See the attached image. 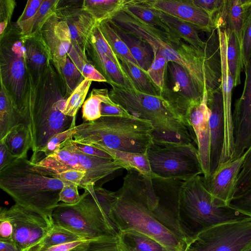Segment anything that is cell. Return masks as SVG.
Wrapping results in <instances>:
<instances>
[{"label": "cell", "instance_id": "32", "mask_svg": "<svg viewBox=\"0 0 251 251\" xmlns=\"http://www.w3.org/2000/svg\"><path fill=\"white\" fill-rule=\"evenodd\" d=\"M126 0H84L82 9L98 23L112 19L123 9Z\"/></svg>", "mask_w": 251, "mask_h": 251}, {"label": "cell", "instance_id": "40", "mask_svg": "<svg viewBox=\"0 0 251 251\" xmlns=\"http://www.w3.org/2000/svg\"><path fill=\"white\" fill-rule=\"evenodd\" d=\"M68 56L81 73L85 79L91 81L107 82L105 78L90 62L87 56L80 54L76 49L71 46Z\"/></svg>", "mask_w": 251, "mask_h": 251}, {"label": "cell", "instance_id": "16", "mask_svg": "<svg viewBox=\"0 0 251 251\" xmlns=\"http://www.w3.org/2000/svg\"><path fill=\"white\" fill-rule=\"evenodd\" d=\"M245 80L241 97L232 113L234 133L233 159L241 156L251 146V56L244 66Z\"/></svg>", "mask_w": 251, "mask_h": 251}, {"label": "cell", "instance_id": "20", "mask_svg": "<svg viewBox=\"0 0 251 251\" xmlns=\"http://www.w3.org/2000/svg\"><path fill=\"white\" fill-rule=\"evenodd\" d=\"M39 33L58 74L66 64L68 52L72 46L68 26L65 21L54 13L45 23Z\"/></svg>", "mask_w": 251, "mask_h": 251}, {"label": "cell", "instance_id": "61", "mask_svg": "<svg viewBox=\"0 0 251 251\" xmlns=\"http://www.w3.org/2000/svg\"><path fill=\"white\" fill-rule=\"evenodd\" d=\"M0 251H22L13 240H0Z\"/></svg>", "mask_w": 251, "mask_h": 251}, {"label": "cell", "instance_id": "48", "mask_svg": "<svg viewBox=\"0 0 251 251\" xmlns=\"http://www.w3.org/2000/svg\"><path fill=\"white\" fill-rule=\"evenodd\" d=\"M251 187V146L240 172L235 188L234 196L240 195Z\"/></svg>", "mask_w": 251, "mask_h": 251}, {"label": "cell", "instance_id": "38", "mask_svg": "<svg viewBox=\"0 0 251 251\" xmlns=\"http://www.w3.org/2000/svg\"><path fill=\"white\" fill-rule=\"evenodd\" d=\"M99 25L103 37L118 59L120 61L131 62L140 67L108 21H102L99 23Z\"/></svg>", "mask_w": 251, "mask_h": 251}, {"label": "cell", "instance_id": "55", "mask_svg": "<svg viewBox=\"0 0 251 251\" xmlns=\"http://www.w3.org/2000/svg\"><path fill=\"white\" fill-rule=\"evenodd\" d=\"M100 113L101 116L134 117L123 107L113 101L111 103H101Z\"/></svg>", "mask_w": 251, "mask_h": 251}, {"label": "cell", "instance_id": "22", "mask_svg": "<svg viewBox=\"0 0 251 251\" xmlns=\"http://www.w3.org/2000/svg\"><path fill=\"white\" fill-rule=\"evenodd\" d=\"M153 9L199 26L210 33L216 28L213 19L191 0H145Z\"/></svg>", "mask_w": 251, "mask_h": 251}, {"label": "cell", "instance_id": "12", "mask_svg": "<svg viewBox=\"0 0 251 251\" xmlns=\"http://www.w3.org/2000/svg\"><path fill=\"white\" fill-rule=\"evenodd\" d=\"M251 247V218L220 224L200 233L184 251H244Z\"/></svg>", "mask_w": 251, "mask_h": 251}, {"label": "cell", "instance_id": "34", "mask_svg": "<svg viewBox=\"0 0 251 251\" xmlns=\"http://www.w3.org/2000/svg\"><path fill=\"white\" fill-rule=\"evenodd\" d=\"M21 116L14 107L11 98L3 84L0 91V140L15 126L21 123Z\"/></svg>", "mask_w": 251, "mask_h": 251}, {"label": "cell", "instance_id": "6", "mask_svg": "<svg viewBox=\"0 0 251 251\" xmlns=\"http://www.w3.org/2000/svg\"><path fill=\"white\" fill-rule=\"evenodd\" d=\"M153 132L152 124L147 120L101 116L76 126L72 138L82 144H98L115 150L147 154L153 142Z\"/></svg>", "mask_w": 251, "mask_h": 251}, {"label": "cell", "instance_id": "59", "mask_svg": "<svg viewBox=\"0 0 251 251\" xmlns=\"http://www.w3.org/2000/svg\"><path fill=\"white\" fill-rule=\"evenodd\" d=\"M88 239H83L55 245L41 251H70L84 243Z\"/></svg>", "mask_w": 251, "mask_h": 251}, {"label": "cell", "instance_id": "54", "mask_svg": "<svg viewBox=\"0 0 251 251\" xmlns=\"http://www.w3.org/2000/svg\"><path fill=\"white\" fill-rule=\"evenodd\" d=\"M86 174L85 171L72 169L55 174L50 176L59 179L66 183L76 184L79 187Z\"/></svg>", "mask_w": 251, "mask_h": 251}, {"label": "cell", "instance_id": "4", "mask_svg": "<svg viewBox=\"0 0 251 251\" xmlns=\"http://www.w3.org/2000/svg\"><path fill=\"white\" fill-rule=\"evenodd\" d=\"M26 158L15 159L0 170V187L15 203L37 212L53 223L52 214L59 203L65 182L32 168Z\"/></svg>", "mask_w": 251, "mask_h": 251}, {"label": "cell", "instance_id": "15", "mask_svg": "<svg viewBox=\"0 0 251 251\" xmlns=\"http://www.w3.org/2000/svg\"><path fill=\"white\" fill-rule=\"evenodd\" d=\"M83 0H61L55 14L65 21L69 27L72 46L82 55L87 56L86 48L92 31L98 23L82 9Z\"/></svg>", "mask_w": 251, "mask_h": 251}, {"label": "cell", "instance_id": "46", "mask_svg": "<svg viewBox=\"0 0 251 251\" xmlns=\"http://www.w3.org/2000/svg\"><path fill=\"white\" fill-rule=\"evenodd\" d=\"M88 43L91 45L100 53L107 56L119 67L123 68L120 60L113 52L103 37L99 23L93 28Z\"/></svg>", "mask_w": 251, "mask_h": 251}, {"label": "cell", "instance_id": "13", "mask_svg": "<svg viewBox=\"0 0 251 251\" xmlns=\"http://www.w3.org/2000/svg\"><path fill=\"white\" fill-rule=\"evenodd\" d=\"M203 94L189 73L177 63H167L161 96L188 125L190 109L202 101Z\"/></svg>", "mask_w": 251, "mask_h": 251}, {"label": "cell", "instance_id": "31", "mask_svg": "<svg viewBox=\"0 0 251 251\" xmlns=\"http://www.w3.org/2000/svg\"><path fill=\"white\" fill-rule=\"evenodd\" d=\"M0 142H4L11 154L17 159L26 158L28 150L32 149L29 127L24 123L14 126Z\"/></svg>", "mask_w": 251, "mask_h": 251}, {"label": "cell", "instance_id": "33", "mask_svg": "<svg viewBox=\"0 0 251 251\" xmlns=\"http://www.w3.org/2000/svg\"><path fill=\"white\" fill-rule=\"evenodd\" d=\"M226 57L228 69L234 81V87L241 84V73L244 68L240 42L233 32L226 31Z\"/></svg>", "mask_w": 251, "mask_h": 251}, {"label": "cell", "instance_id": "23", "mask_svg": "<svg viewBox=\"0 0 251 251\" xmlns=\"http://www.w3.org/2000/svg\"><path fill=\"white\" fill-rule=\"evenodd\" d=\"M207 93L210 133V176L219 166L225 137V121L222 89Z\"/></svg>", "mask_w": 251, "mask_h": 251}, {"label": "cell", "instance_id": "62", "mask_svg": "<svg viewBox=\"0 0 251 251\" xmlns=\"http://www.w3.org/2000/svg\"><path fill=\"white\" fill-rule=\"evenodd\" d=\"M44 0H28L26 4L30 7L39 10Z\"/></svg>", "mask_w": 251, "mask_h": 251}, {"label": "cell", "instance_id": "28", "mask_svg": "<svg viewBox=\"0 0 251 251\" xmlns=\"http://www.w3.org/2000/svg\"><path fill=\"white\" fill-rule=\"evenodd\" d=\"M108 21L126 44L140 67L147 71L154 58V54L151 47L146 42L121 29L111 19Z\"/></svg>", "mask_w": 251, "mask_h": 251}, {"label": "cell", "instance_id": "17", "mask_svg": "<svg viewBox=\"0 0 251 251\" xmlns=\"http://www.w3.org/2000/svg\"><path fill=\"white\" fill-rule=\"evenodd\" d=\"M218 32L222 62V91L223 97L225 121V137L219 164L232 160L234 155V133L231 111L232 91L234 81L228 69L226 57V31L217 26Z\"/></svg>", "mask_w": 251, "mask_h": 251}, {"label": "cell", "instance_id": "43", "mask_svg": "<svg viewBox=\"0 0 251 251\" xmlns=\"http://www.w3.org/2000/svg\"><path fill=\"white\" fill-rule=\"evenodd\" d=\"M91 83L92 81L85 79L67 98L63 111L65 115L75 118L78 109L85 101Z\"/></svg>", "mask_w": 251, "mask_h": 251}, {"label": "cell", "instance_id": "63", "mask_svg": "<svg viewBox=\"0 0 251 251\" xmlns=\"http://www.w3.org/2000/svg\"><path fill=\"white\" fill-rule=\"evenodd\" d=\"M244 251H251V247L248 249L247 250Z\"/></svg>", "mask_w": 251, "mask_h": 251}, {"label": "cell", "instance_id": "56", "mask_svg": "<svg viewBox=\"0 0 251 251\" xmlns=\"http://www.w3.org/2000/svg\"><path fill=\"white\" fill-rule=\"evenodd\" d=\"M0 211V240H12L13 225L1 208Z\"/></svg>", "mask_w": 251, "mask_h": 251}, {"label": "cell", "instance_id": "26", "mask_svg": "<svg viewBox=\"0 0 251 251\" xmlns=\"http://www.w3.org/2000/svg\"><path fill=\"white\" fill-rule=\"evenodd\" d=\"M160 17L170 30V35L176 45L181 39L196 48H203L205 42L200 38L199 32L201 31L198 26L188 22L160 12Z\"/></svg>", "mask_w": 251, "mask_h": 251}, {"label": "cell", "instance_id": "1", "mask_svg": "<svg viewBox=\"0 0 251 251\" xmlns=\"http://www.w3.org/2000/svg\"><path fill=\"white\" fill-rule=\"evenodd\" d=\"M67 98L52 63L38 79H34L29 71L22 121L27 125L30 132L32 163L41 160L42 150L54 135L76 126L75 118L63 113Z\"/></svg>", "mask_w": 251, "mask_h": 251}, {"label": "cell", "instance_id": "10", "mask_svg": "<svg viewBox=\"0 0 251 251\" xmlns=\"http://www.w3.org/2000/svg\"><path fill=\"white\" fill-rule=\"evenodd\" d=\"M70 137L63 142L53 153L46 156L35 164L32 168L50 176L68 170L85 171L86 176L80 186L84 189L123 169L113 159L95 157L76 149Z\"/></svg>", "mask_w": 251, "mask_h": 251}, {"label": "cell", "instance_id": "24", "mask_svg": "<svg viewBox=\"0 0 251 251\" xmlns=\"http://www.w3.org/2000/svg\"><path fill=\"white\" fill-rule=\"evenodd\" d=\"M24 37L27 67L34 79H38L52 64L50 54L39 33Z\"/></svg>", "mask_w": 251, "mask_h": 251}, {"label": "cell", "instance_id": "58", "mask_svg": "<svg viewBox=\"0 0 251 251\" xmlns=\"http://www.w3.org/2000/svg\"><path fill=\"white\" fill-rule=\"evenodd\" d=\"M17 158L13 156L4 142H0V170L7 166Z\"/></svg>", "mask_w": 251, "mask_h": 251}, {"label": "cell", "instance_id": "53", "mask_svg": "<svg viewBox=\"0 0 251 251\" xmlns=\"http://www.w3.org/2000/svg\"><path fill=\"white\" fill-rule=\"evenodd\" d=\"M191 0L195 5L206 12L213 20L215 16L222 10L225 2V0Z\"/></svg>", "mask_w": 251, "mask_h": 251}, {"label": "cell", "instance_id": "39", "mask_svg": "<svg viewBox=\"0 0 251 251\" xmlns=\"http://www.w3.org/2000/svg\"><path fill=\"white\" fill-rule=\"evenodd\" d=\"M113 101L109 96L106 88H93L89 98L82 105V118L84 121H95L101 117L100 105L102 102L111 103Z\"/></svg>", "mask_w": 251, "mask_h": 251}, {"label": "cell", "instance_id": "3", "mask_svg": "<svg viewBox=\"0 0 251 251\" xmlns=\"http://www.w3.org/2000/svg\"><path fill=\"white\" fill-rule=\"evenodd\" d=\"M110 99L135 118L150 121L153 127V143H193L194 131L161 96L142 93L134 88L111 84Z\"/></svg>", "mask_w": 251, "mask_h": 251}, {"label": "cell", "instance_id": "47", "mask_svg": "<svg viewBox=\"0 0 251 251\" xmlns=\"http://www.w3.org/2000/svg\"><path fill=\"white\" fill-rule=\"evenodd\" d=\"M168 62L159 50L154 56V59L147 71V73L156 86L162 92L163 90L165 77Z\"/></svg>", "mask_w": 251, "mask_h": 251}, {"label": "cell", "instance_id": "19", "mask_svg": "<svg viewBox=\"0 0 251 251\" xmlns=\"http://www.w3.org/2000/svg\"><path fill=\"white\" fill-rule=\"evenodd\" d=\"M111 20L123 30L148 43L154 56L160 47L174 49L176 46L168 33L145 23L124 9L118 11Z\"/></svg>", "mask_w": 251, "mask_h": 251}, {"label": "cell", "instance_id": "7", "mask_svg": "<svg viewBox=\"0 0 251 251\" xmlns=\"http://www.w3.org/2000/svg\"><path fill=\"white\" fill-rule=\"evenodd\" d=\"M248 217L229 205H218L205 188L201 176L185 180L181 185L178 223L187 244L209 228Z\"/></svg>", "mask_w": 251, "mask_h": 251}, {"label": "cell", "instance_id": "52", "mask_svg": "<svg viewBox=\"0 0 251 251\" xmlns=\"http://www.w3.org/2000/svg\"><path fill=\"white\" fill-rule=\"evenodd\" d=\"M78 187L76 184L65 182L59 194L60 201L70 205L78 203L81 198Z\"/></svg>", "mask_w": 251, "mask_h": 251}, {"label": "cell", "instance_id": "2", "mask_svg": "<svg viewBox=\"0 0 251 251\" xmlns=\"http://www.w3.org/2000/svg\"><path fill=\"white\" fill-rule=\"evenodd\" d=\"M144 175L128 171L121 187L115 192L112 217L119 232L134 230L144 233L170 251H184L187 244L160 223L147 207L142 194Z\"/></svg>", "mask_w": 251, "mask_h": 251}, {"label": "cell", "instance_id": "18", "mask_svg": "<svg viewBox=\"0 0 251 251\" xmlns=\"http://www.w3.org/2000/svg\"><path fill=\"white\" fill-rule=\"evenodd\" d=\"M247 154V150L240 157L219 165L207 177L201 176L206 189L221 206L228 205L234 197L240 172Z\"/></svg>", "mask_w": 251, "mask_h": 251}, {"label": "cell", "instance_id": "36", "mask_svg": "<svg viewBox=\"0 0 251 251\" xmlns=\"http://www.w3.org/2000/svg\"><path fill=\"white\" fill-rule=\"evenodd\" d=\"M59 0H44L36 15L30 19L17 24L23 35L38 33L49 18L55 13Z\"/></svg>", "mask_w": 251, "mask_h": 251}, {"label": "cell", "instance_id": "8", "mask_svg": "<svg viewBox=\"0 0 251 251\" xmlns=\"http://www.w3.org/2000/svg\"><path fill=\"white\" fill-rule=\"evenodd\" d=\"M203 48L180 41L175 48L160 47L158 50L167 62H175L190 75L201 92L222 89V62L217 28L213 29Z\"/></svg>", "mask_w": 251, "mask_h": 251}, {"label": "cell", "instance_id": "42", "mask_svg": "<svg viewBox=\"0 0 251 251\" xmlns=\"http://www.w3.org/2000/svg\"><path fill=\"white\" fill-rule=\"evenodd\" d=\"M58 75L67 98L85 79L81 73L68 56L64 67Z\"/></svg>", "mask_w": 251, "mask_h": 251}, {"label": "cell", "instance_id": "29", "mask_svg": "<svg viewBox=\"0 0 251 251\" xmlns=\"http://www.w3.org/2000/svg\"><path fill=\"white\" fill-rule=\"evenodd\" d=\"M93 146L109 153L123 169L135 171L141 174L153 177V175L147 154L137 153L115 150L101 145L94 144Z\"/></svg>", "mask_w": 251, "mask_h": 251}, {"label": "cell", "instance_id": "51", "mask_svg": "<svg viewBox=\"0 0 251 251\" xmlns=\"http://www.w3.org/2000/svg\"><path fill=\"white\" fill-rule=\"evenodd\" d=\"M228 205L251 218V187L243 194L234 197Z\"/></svg>", "mask_w": 251, "mask_h": 251}, {"label": "cell", "instance_id": "45", "mask_svg": "<svg viewBox=\"0 0 251 251\" xmlns=\"http://www.w3.org/2000/svg\"><path fill=\"white\" fill-rule=\"evenodd\" d=\"M70 251H122L118 236L88 239Z\"/></svg>", "mask_w": 251, "mask_h": 251}, {"label": "cell", "instance_id": "27", "mask_svg": "<svg viewBox=\"0 0 251 251\" xmlns=\"http://www.w3.org/2000/svg\"><path fill=\"white\" fill-rule=\"evenodd\" d=\"M243 14V0H225L222 10L214 19L216 27L219 26L226 31L235 33L241 47Z\"/></svg>", "mask_w": 251, "mask_h": 251}, {"label": "cell", "instance_id": "25", "mask_svg": "<svg viewBox=\"0 0 251 251\" xmlns=\"http://www.w3.org/2000/svg\"><path fill=\"white\" fill-rule=\"evenodd\" d=\"M86 55L90 62L105 78L107 83L122 87L134 88V86L123 68L116 65L104 55L98 51L91 45L88 43ZM135 89V88H134Z\"/></svg>", "mask_w": 251, "mask_h": 251}, {"label": "cell", "instance_id": "5", "mask_svg": "<svg viewBox=\"0 0 251 251\" xmlns=\"http://www.w3.org/2000/svg\"><path fill=\"white\" fill-rule=\"evenodd\" d=\"M75 204L59 203L54 209V224L61 226L86 239L118 236L119 231L112 217L115 192L89 185Z\"/></svg>", "mask_w": 251, "mask_h": 251}, {"label": "cell", "instance_id": "14", "mask_svg": "<svg viewBox=\"0 0 251 251\" xmlns=\"http://www.w3.org/2000/svg\"><path fill=\"white\" fill-rule=\"evenodd\" d=\"M13 226L12 240L22 251H37L54 223L41 214L15 203L1 207Z\"/></svg>", "mask_w": 251, "mask_h": 251}, {"label": "cell", "instance_id": "21", "mask_svg": "<svg viewBox=\"0 0 251 251\" xmlns=\"http://www.w3.org/2000/svg\"><path fill=\"white\" fill-rule=\"evenodd\" d=\"M207 100V93L205 92L201 102L193 107L188 115V123L196 137L204 177H208L210 174V133L209 123L210 112Z\"/></svg>", "mask_w": 251, "mask_h": 251}, {"label": "cell", "instance_id": "9", "mask_svg": "<svg viewBox=\"0 0 251 251\" xmlns=\"http://www.w3.org/2000/svg\"><path fill=\"white\" fill-rule=\"evenodd\" d=\"M0 83L9 93L22 119L28 87L29 70L24 35L16 23L0 36Z\"/></svg>", "mask_w": 251, "mask_h": 251}, {"label": "cell", "instance_id": "44", "mask_svg": "<svg viewBox=\"0 0 251 251\" xmlns=\"http://www.w3.org/2000/svg\"><path fill=\"white\" fill-rule=\"evenodd\" d=\"M243 1L244 14L241 50L244 67L251 56V0H243Z\"/></svg>", "mask_w": 251, "mask_h": 251}, {"label": "cell", "instance_id": "30", "mask_svg": "<svg viewBox=\"0 0 251 251\" xmlns=\"http://www.w3.org/2000/svg\"><path fill=\"white\" fill-rule=\"evenodd\" d=\"M119 243L122 251H170L152 238L139 231H120Z\"/></svg>", "mask_w": 251, "mask_h": 251}, {"label": "cell", "instance_id": "35", "mask_svg": "<svg viewBox=\"0 0 251 251\" xmlns=\"http://www.w3.org/2000/svg\"><path fill=\"white\" fill-rule=\"evenodd\" d=\"M120 62L135 89L150 95L161 96V92L152 82L147 71L131 62L124 60Z\"/></svg>", "mask_w": 251, "mask_h": 251}, {"label": "cell", "instance_id": "60", "mask_svg": "<svg viewBox=\"0 0 251 251\" xmlns=\"http://www.w3.org/2000/svg\"><path fill=\"white\" fill-rule=\"evenodd\" d=\"M38 10L26 4L24 10L16 22L17 24L25 22L34 16Z\"/></svg>", "mask_w": 251, "mask_h": 251}, {"label": "cell", "instance_id": "57", "mask_svg": "<svg viewBox=\"0 0 251 251\" xmlns=\"http://www.w3.org/2000/svg\"><path fill=\"white\" fill-rule=\"evenodd\" d=\"M71 140L74 147L84 153L97 157L113 159L112 157L109 153L103 150H100L93 146L75 142L73 140L72 138H71Z\"/></svg>", "mask_w": 251, "mask_h": 251}, {"label": "cell", "instance_id": "50", "mask_svg": "<svg viewBox=\"0 0 251 251\" xmlns=\"http://www.w3.org/2000/svg\"><path fill=\"white\" fill-rule=\"evenodd\" d=\"M16 6L14 0H0V36L11 25V20Z\"/></svg>", "mask_w": 251, "mask_h": 251}, {"label": "cell", "instance_id": "41", "mask_svg": "<svg viewBox=\"0 0 251 251\" xmlns=\"http://www.w3.org/2000/svg\"><path fill=\"white\" fill-rule=\"evenodd\" d=\"M83 239H86L61 226L54 224L44 238L37 251L55 245Z\"/></svg>", "mask_w": 251, "mask_h": 251}, {"label": "cell", "instance_id": "49", "mask_svg": "<svg viewBox=\"0 0 251 251\" xmlns=\"http://www.w3.org/2000/svg\"><path fill=\"white\" fill-rule=\"evenodd\" d=\"M75 132V126H74L54 135L42 150L41 160L42 153L44 154V157L52 154L60 148V145L63 142L68 138L72 137Z\"/></svg>", "mask_w": 251, "mask_h": 251}, {"label": "cell", "instance_id": "11", "mask_svg": "<svg viewBox=\"0 0 251 251\" xmlns=\"http://www.w3.org/2000/svg\"><path fill=\"white\" fill-rule=\"evenodd\" d=\"M153 175L187 180L203 175L198 150L193 143H153L147 151Z\"/></svg>", "mask_w": 251, "mask_h": 251}, {"label": "cell", "instance_id": "37", "mask_svg": "<svg viewBox=\"0 0 251 251\" xmlns=\"http://www.w3.org/2000/svg\"><path fill=\"white\" fill-rule=\"evenodd\" d=\"M123 9L129 12L145 23L170 33L169 28L160 17V12L148 5L145 0H126Z\"/></svg>", "mask_w": 251, "mask_h": 251}]
</instances>
